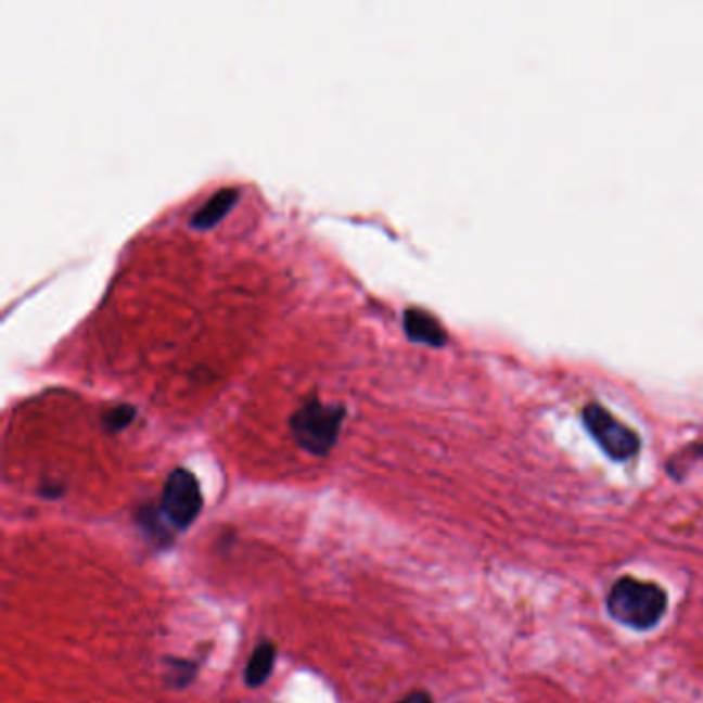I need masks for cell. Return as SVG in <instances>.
Listing matches in <instances>:
<instances>
[{
	"instance_id": "cell-1",
	"label": "cell",
	"mask_w": 703,
	"mask_h": 703,
	"mask_svg": "<svg viewBox=\"0 0 703 703\" xmlns=\"http://www.w3.org/2000/svg\"><path fill=\"white\" fill-rule=\"evenodd\" d=\"M666 609L668 595L662 586L631 576L617 579L606 597V613L611 619L636 631L654 629Z\"/></svg>"
},
{
	"instance_id": "cell-2",
	"label": "cell",
	"mask_w": 703,
	"mask_h": 703,
	"mask_svg": "<svg viewBox=\"0 0 703 703\" xmlns=\"http://www.w3.org/2000/svg\"><path fill=\"white\" fill-rule=\"evenodd\" d=\"M345 407L324 405L320 398H310L291 417V432L297 446L314 456H327L336 444Z\"/></svg>"
},
{
	"instance_id": "cell-3",
	"label": "cell",
	"mask_w": 703,
	"mask_h": 703,
	"mask_svg": "<svg viewBox=\"0 0 703 703\" xmlns=\"http://www.w3.org/2000/svg\"><path fill=\"white\" fill-rule=\"evenodd\" d=\"M581 419L590 435L599 442L600 448L613 460H629L631 456L638 455L640 434L611 413L604 405L597 400L588 402L581 411Z\"/></svg>"
},
{
	"instance_id": "cell-4",
	"label": "cell",
	"mask_w": 703,
	"mask_h": 703,
	"mask_svg": "<svg viewBox=\"0 0 703 703\" xmlns=\"http://www.w3.org/2000/svg\"><path fill=\"white\" fill-rule=\"evenodd\" d=\"M203 510V491L199 478L188 469H174L166 478L164 496H162V512L167 522L187 531L188 526L199 517Z\"/></svg>"
},
{
	"instance_id": "cell-5",
	"label": "cell",
	"mask_w": 703,
	"mask_h": 703,
	"mask_svg": "<svg viewBox=\"0 0 703 703\" xmlns=\"http://www.w3.org/2000/svg\"><path fill=\"white\" fill-rule=\"evenodd\" d=\"M405 331L411 341L425 343L432 347H442L446 343V331L439 320L430 311L409 308L405 311Z\"/></svg>"
},
{
	"instance_id": "cell-6",
	"label": "cell",
	"mask_w": 703,
	"mask_h": 703,
	"mask_svg": "<svg viewBox=\"0 0 703 703\" xmlns=\"http://www.w3.org/2000/svg\"><path fill=\"white\" fill-rule=\"evenodd\" d=\"M238 201V190L235 188H223L217 194H213L203 207L199 208L190 221V226L194 229H210L215 228L226 215L229 208L235 205Z\"/></svg>"
},
{
	"instance_id": "cell-7",
	"label": "cell",
	"mask_w": 703,
	"mask_h": 703,
	"mask_svg": "<svg viewBox=\"0 0 703 703\" xmlns=\"http://www.w3.org/2000/svg\"><path fill=\"white\" fill-rule=\"evenodd\" d=\"M274 661H277V648L274 643L269 640L260 641L254 652L250 654L248 664H246V673H244V682L256 689L260 685L269 681L274 668Z\"/></svg>"
},
{
	"instance_id": "cell-8",
	"label": "cell",
	"mask_w": 703,
	"mask_h": 703,
	"mask_svg": "<svg viewBox=\"0 0 703 703\" xmlns=\"http://www.w3.org/2000/svg\"><path fill=\"white\" fill-rule=\"evenodd\" d=\"M166 682L169 687H187L188 682L196 677V662L187 659H166Z\"/></svg>"
},
{
	"instance_id": "cell-9",
	"label": "cell",
	"mask_w": 703,
	"mask_h": 703,
	"mask_svg": "<svg viewBox=\"0 0 703 703\" xmlns=\"http://www.w3.org/2000/svg\"><path fill=\"white\" fill-rule=\"evenodd\" d=\"M135 414H137L135 413V409L128 407V405H120V407H116V409H110V411L104 414L105 430L112 432V434H114V432H123L126 425L132 423Z\"/></svg>"
},
{
	"instance_id": "cell-10",
	"label": "cell",
	"mask_w": 703,
	"mask_h": 703,
	"mask_svg": "<svg viewBox=\"0 0 703 703\" xmlns=\"http://www.w3.org/2000/svg\"><path fill=\"white\" fill-rule=\"evenodd\" d=\"M396 703H432V695L425 691H413L409 695H405L400 702Z\"/></svg>"
}]
</instances>
